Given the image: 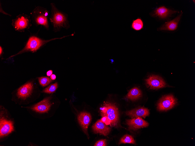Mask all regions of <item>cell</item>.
Segmentation results:
<instances>
[{"instance_id":"obj_21","label":"cell","mask_w":195,"mask_h":146,"mask_svg":"<svg viewBox=\"0 0 195 146\" xmlns=\"http://www.w3.org/2000/svg\"><path fill=\"white\" fill-rule=\"evenodd\" d=\"M40 84L43 87L47 86L52 81V80L46 77H41L38 78Z\"/></svg>"},{"instance_id":"obj_15","label":"cell","mask_w":195,"mask_h":146,"mask_svg":"<svg viewBox=\"0 0 195 146\" xmlns=\"http://www.w3.org/2000/svg\"><path fill=\"white\" fill-rule=\"evenodd\" d=\"M177 12V11L173 10L167 8L164 6H162L156 8L154 11V13L152 16L158 17L160 18L164 19Z\"/></svg>"},{"instance_id":"obj_26","label":"cell","mask_w":195,"mask_h":146,"mask_svg":"<svg viewBox=\"0 0 195 146\" xmlns=\"http://www.w3.org/2000/svg\"><path fill=\"white\" fill-rule=\"evenodd\" d=\"M56 78V76L55 74H52L51 76V79L52 80H55Z\"/></svg>"},{"instance_id":"obj_2","label":"cell","mask_w":195,"mask_h":146,"mask_svg":"<svg viewBox=\"0 0 195 146\" xmlns=\"http://www.w3.org/2000/svg\"><path fill=\"white\" fill-rule=\"evenodd\" d=\"M73 35L74 34H72L68 36H64L61 38H55L49 40H45L39 38L36 35L32 34L30 36L23 49L16 54L11 56L10 57H13L27 52L30 51L33 52H36L42 46L50 41Z\"/></svg>"},{"instance_id":"obj_27","label":"cell","mask_w":195,"mask_h":146,"mask_svg":"<svg viewBox=\"0 0 195 146\" xmlns=\"http://www.w3.org/2000/svg\"><path fill=\"white\" fill-rule=\"evenodd\" d=\"M3 52V50L2 47L1 46H0V56L2 55Z\"/></svg>"},{"instance_id":"obj_6","label":"cell","mask_w":195,"mask_h":146,"mask_svg":"<svg viewBox=\"0 0 195 146\" xmlns=\"http://www.w3.org/2000/svg\"><path fill=\"white\" fill-rule=\"evenodd\" d=\"M177 103V99L173 95H165L159 101L157 108L160 111H167L172 108Z\"/></svg>"},{"instance_id":"obj_20","label":"cell","mask_w":195,"mask_h":146,"mask_svg":"<svg viewBox=\"0 0 195 146\" xmlns=\"http://www.w3.org/2000/svg\"><path fill=\"white\" fill-rule=\"evenodd\" d=\"M58 87V84L56 82L49 85L43 90L42 92L48 94L53 93L55 92Z\"/></svg>"},{"instance_id":"obj_4","label":"cell","mask_w":195,"mask_h":146,"mask_svg":"<svg viewBox=\"0 0 195 146\" xmlns=\"http://www.w3.org/2000/svg\"><path fill=\"white\" fill-rule=\"evenodd\" d=\"M102 117L107 116L111 121L110 126L116 127L119 123V113L118 108L114 104L105 103L101 108Z\"/></svg>"},{"instance_id":"obj_14","label":"cell","mask_w":195,"mask_h":146,"mask_svg":"<svg viewBox=\"0 0 195 146\" xmlns=\"http://www.w3.org/2000/svg\"><path fill=\"white\" fill-rule=\"evenodd\" d=\"M33 88L32 83L29 82L19 88L17 95L20 98L25 99L31 94Z\"/></svg>"},{"instance_id":"obj_13","label":"cell","mask_w":195,"mask_h":146,"mask_svg":"<svg viewBox=\"0 0 195 146\" xmlns=\"http://www.w3.org/2000/svg\"><path fill=\"white\" fill-rule=\"evenodd\" d=\"M127 115L132 118L138 117H142L145 118L149 114V110L146 108L138 107L128 111L126 112Z\"/></svg>"},{"instance_id":"obj_12","label":"cell","mask_w":195,"mask_h":146,"mask_svg":"<svg viewBox=\"0 0 195 146\" xmlns=\"http://www.w3.org/2000/svg\"><path fill=\"white\" fill-rule=\"evenodd\" d=\"M93 132L105 136H107L110 133L111 128L100 119L98 120L92 126Z\"/></svg>"},{"instance_id":"obj_25","label":"cell","mask_w":195,"mask_h":146,"mask_svg":"<svg viewBox=\"0 0 195 146\" xmlns=\"http://www.w3.org/2000/svg\"><path fill=\"white\" fill-rule=\"evenodd\" d=\"M53 73V71L52 70H50L48 71L46 73L47 75L48 76H51Z\"/></svg>"},{"instance_id":"obj_5","label":"cell","mask_w":195,"mask_h":146,"mask_svg":"<svg viewBox=\"0 0 195 146\" xmlns=\"http://www.w3.org/2000/svg\"><path fill=\"white\" fill-rule=\"evenodd\" d=\"M11 24L15 31L24 32L32 26V20L29 15L22 13L12 19Z\"/></svg>"},{"instance_id":"obj_19","label":"cell","mask_w":195,"mask_h":146,"mask_svg":"<svg viewBox=\"0 0 195 146\" xmlns=\"http://www.w3.org/2000/svg\"><path fill=\"white\" fill-rule=\"evenodd\" d=\"M122 143L135 144V142L132 136L128 134H125L119 140V144Z\"/></svg>"},{"instance_id":"obj_8","label":"cell","mask_w":195,"mask_h":146,"mask_svg":"<svg viewBox=\"0 0 195 146\" xmlns=\"http://www.w3.org/2000/svg\"><path fill=\"white\" fill-rule=\"evenodd\" d=\"M77 119L83 131L89 138L87 129L92 119L90 114L86 112H81L78 115Z\"/></svg>"},{"instance_id":"obj_24","label":"cell","mask_w":195,"mask_h":146,"mask_svg":"<svg viewBox=\"0 0 195 146\" xmlns=\"http://www.w3.org/2000/svg\"><path fill=\"white\" fill-rule=\"evenodd\" d=\"M0 12L1 13L4 14H5L6 15H8L9 16H11V15L7 13H6V12H5L2 9V7L1 6V4L0 2Z\"/></svg>"},{"instance_id":"obj_9","label":"cell","mask_w":195,"mask_h":146,"mask_svg":"<svg viewBox=\"0 0 195 146\" xmlns=\"http://www.w3.org/2000/svg\"><path fill=\"white\" fill-rule=\"evenodd\" d=\"M126 123L130 130H136L141 128H145L149 126V123L141 117L133 118L127 119Z\"/></svg>"},{"instance_id":"obj_18","label":"cell","mask_w":195,"mask_h":146,"mask_svg":"<svg viewBox=\"0 0 195 146\" xmlns=\"http://www.w3.org/2000/svg\"><path fill=\"white\" fill-rule=\"evenodd\" d=\"M131 28L136 31H139L143 28V23L140 18L133 20L131 25Z\"/></svg>"},{"instance_id":"obj_1","label":"cell","mask_w":195,"mask_h":146,"mask_svg":"<svg viewBox=\"0 0 195 146\" xmlns=\"http://www.w3.org/2000/svg\"><path fill=\"white\" fill-rule=\"evenodd\" d=\"M50 6L51 14L49 19L53 31L57 32L60 31L62 28L69 29L70 25L67 15L58 9L54 3H51Z\"/></svg>"},{"instance_id":"obj_11","label":"cell","mask_w":195,"mask_h":146,"mask_svg":"<svg viewBox=\"0 0 195 146\" xmlns=\"http://www.w3.org/2000/svg\"><path fill=\"white\" fill-rule=\"evenodd\" d=\"M0 136L1 137L6 136L13 131L14 126L13 122L2 118L0 119Z\"/></svg>"},{"instance_id":"obj_3","label":"cell","mask_w":195,"mask_h":146,"mask_svg":"<svg viewBox=\"0 0 195 146\" xmlns=\"http://www.w3.org/2000/svg\"><path fill=\"white\" fill-rule=\"evenodd\" d=\"M32 23L36 27L43 26L46 30L49 29L48 20L49 11L47 9L40 6L36 7L31 13Z\"/></svg>"},{"instance_id":"obj_22","label":"cell","mask_w":195,"mask_h":146,"mask_svg":"<svg viewBox=\"0 0 195 146\" xmlns=\"http://www.w3.org/2000/svg\"><path fill=\"white\" fill-rule=\"evenodd\" d=\"M107 140L105 139H101L97 141L95 144L94 146H106Z\"/></svg>"},{"instance_id":"obj_16","label":"cell","mask_w":195,"mask_h":146,"mask_svg":"<svg viewBox=\"0 0 195 146\" xmlns=\"http://www.w3.org/2000/svg\"><path fill=\"white\" fill-rule=\"evenodd\" d=\"M182 13L177 17L172 20L165 23L159 29L160 30H165L173 31L176 30L178 27V23L180 20Z\"/></svg>"},{"instance_id":"obj_17","label":"cell","mask_w":195,"mask_h":146,"mask_svg":"<svg viewBox=\"0 0 195 146\" xmlns=\"http://www.w3.org/2000/svg\"><path fill=\"white\" fill-rule=\"evenodd\" d=\"M142 95L141 90L138 88L135 87L131 89L126 96V98L132 101L139 98Z\"/></svg>"},{"instance_id":"obj_10","label":"cell","mask_w":195,"mask_h":146,"mask_svg":"<svg viewBox=\"0 0 195 146\" xmlns=\"http://www.w3.org/2000/svg\"><path fill=\"white\" fill-rule=\"evenodd\" d=\"M51 97H48L35 104L31 108L33 110L40 113L47 112L52 105L50 102Z\"/></svg>"},{"instance_id":"obj_23","label":"cell","mask_w":195,"mask_h":146,"mask_svg":"<svg viewBox=\"0 0 195 146\" xmlns=\"http://www.w3.org/2000/svg\"><path fill=\"white\" fill-rule=\"evenodd\" d=\"M100 120L107 125H110L111 121L107 116H105L102 117Z\"/></svg>"},{"instance_id":"obj_7","label":"cell","mask_w":195,"mask_h":146,"mask_svg":"<svg viewBox=\"0 0 195 146\" xmlns=\"http://www.w3.org/2000/svg\"><path fill=\"white\" fill-rule=\"evenodd\" d=\"M147 86L151 89H158L165 87L166 83L164 80L159 76L152 75L145 80Z\"/></svg>"}]
</instances>
